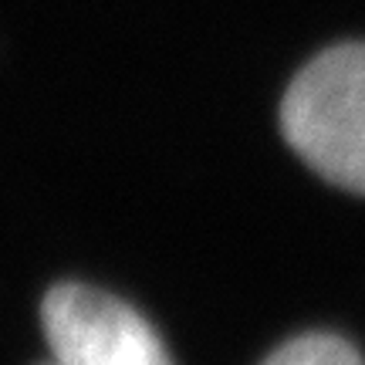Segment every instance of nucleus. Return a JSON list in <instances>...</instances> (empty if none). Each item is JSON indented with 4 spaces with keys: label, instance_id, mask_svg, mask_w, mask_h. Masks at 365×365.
Masks as SVG:
<instances>
[{
    "label": "nucleus",
    "instance_id": "1",
    "mask_svg": "<svg viewBox=\"0 0 365 365\" xmlns=\"http://www.w3.org/2000/svg\"><path fill=\"white\" fill-rule=\"evenodd\" d=\"M281 129L318 176L365 196V44L318 54L291 81Z\"/></svg>",
    "mask_w": 365,
    "mask_h": 365
},
{
    "label": "nucleus",
    "instance_id": "2",
    "mask_svg": "<svg viewBox=\"0 0 365 365\" xmlns=\"http://www.w3.org/2000/svg\"><path fill=\"white\" fill-rule=\"evenodd\" d=\"M41 325L58 365H173L143 314L98 287H51L41 304Z\"/></svg>",
    "mask_w": 365,
    "mask_h": 365
},
{
    "label": "nucleus",
    "instance_id": "3",
    "mask_svg": "<svg viewBox=\"0 0 365 365\" xmlns=\"http://www.w3.org/2000/svg\"><path fill=\"white\" fill-rule=\"evenodd\" d=\"M264 365H365V362L345 339L325 335V331H312V335H301V339H291L287 345H281Z\"/></svg>",
    "mask_w": 365,
    "mask_h": 365
},
{
    "label": "nucleus",
    "instance_id": "4",
    "mask_svg": "<svg viewBox=\"0 0 365 365\" xmlns=\"http://www.w3.org/2000/svg\"><path fill=\"white\" fill-rule=\"evenodd\" d=\"M44 365H58V362H44Z\"/></svg>",
    "mask_w": 365,
    "mask_h": 365
}]
</instances>
